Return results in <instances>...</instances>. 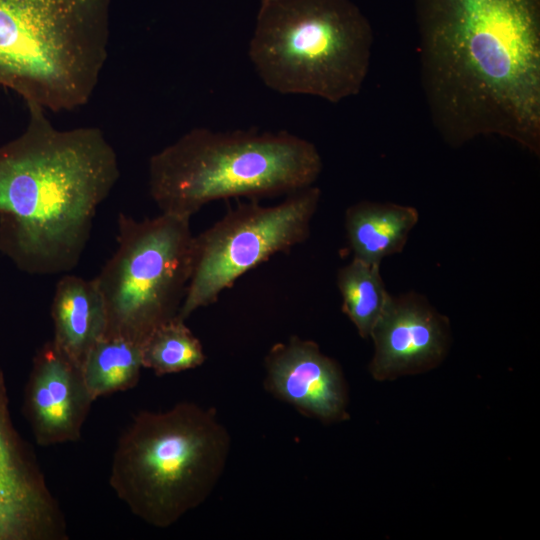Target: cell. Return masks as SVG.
I'll use <instances>...</instances> for the list:
<instances>
[{"mask_svg":"<svg viewBox=\"0 0 540 540\" xmlns=\"http://www.w3.org/2000/svg\"><path fill=\"white\" fill-rule=\"evenodd\" d=\"M266 390L301 414L323 423L349 418L348 393L341 367L314 341L292 336L265 357Z\"/></svg>","mask_w":540,"mask_h":540,"instance_id":"cell-11","label":"cell"},{"mask_svg":"<svg viewBox=\"0 0 540 540\" xmlns=\"http://www.w3.org/2000/svg\"><path fill=\"white\" fill-rule=\"evenodd\" d=\"M373 39L351 0H261L248 55L269 89L336 104L361 91Z\"/></svg>","mask_w":540,"mask_h":540,"instance_id":"cell-6","label":"cell"},{"mask_svg":"<svg viewBox=\"0 0 540 540\" xmlns=\"http://www.w3.org/2000/svg\"><path fill=\"white\" fill-rule=\"evenodd\" d=\"M322 167L316 146L287 131L197 127L150 157L149 193L161 212L191 218L212 201L312 186Z\"/></svg>","mask_w":540,"mask_h":540,"instance_id":"cell-3","label":"cell"},{"mask_svg":"<svg viewBox=\"0 0 540 540\" xmlns=\"http://www.w3.org/2000/svg\"><path fill=\"white\" fill-rule=\"evenodd\" d=\"M320 198L321 190L312 185L272 206L251 199L194 236L191 276L177 316L185 320L215 303L242 275L303 243Z\"/></svg>","mask_w":540,"mask_h":540,"instance_id":"cell-8","label":"cell"},{"mask_svg":"<svg viewBox=\"0 0 540 540\" xmlns=\"http://www.w3.org/2000/svg\"><path fill=\"white\" fill-rule=\"evenodd\" d=\"M337 286L342 297V311L362 338L370 337L390 295L380 274V266L357 259L337 272Z\"/></svg>","mask_w":540,"mask_h":540,"instance_id":"cell-16","label":"cell"},{"mask_svg":"<svg viewBox=\"0 0 540 540\" xmlns=\"http://www.w3.org/2000/svg\"><path fill=\"white\" fill-rule=\"evenodd\" d=\"M51 317L54 344L81 364L91 347L106 333V307L94 279L66 275L56 284Z\"/></svg>","mask_w":540,"mask_h":540,"instance_id":"cell-13","label":"cell"},{"mask_svg":"<svg viewBox=\"0 0 540 540\" xmlns=\"http://www.w3.org/2000/svg\"><path fill=\"white\" fill-rule=\"evenodd\" d=\"M230 443L212 408L180 402L163 412L141 411L118 439L109 484L135 516L167 528L212 493Z\"/></svg>","mask_w":540,"mask_h":540,"instance_id":"cell-4","label":"cell"},{"mask_svg":"<svg viewBox=\"0 0 540 540\" xmlns=\"http://www.w3.org/2000/svg\"><path fill=\"white\" fill-rule=\"evenodd\" d=\"M140 349L143 368L158 376L193 369L206 360L200 340L178 316L154 329Z\"/></svg>","mask_w":540,"mask_h":540,"instance_id":"cell-17","label":"cell"},{"mask_svg":"<svg viewBox=\"0 0 540 540\" xmlns=\"http://www.w3.org/2000/svg\"><path fill=\"white\" fill-rule=\"evenodd\" d=\"M118 247L95 277L103 296L105 335L141 346L178 315L192 271L190 218L161 213L136 220L118 216Z\"/></svg>","mask_w":540,"mask_h":540,"instance_id":"cell-7","label":"cell"},{"mask_svg":"<svg viewBox=\"0 0 540 540\" xmlns=\"http://www.w3.org/2000/svg\"><path fill=\"white\" fill-rule=\"evenodd\" d=\"M432 123L460 147L500 136L540 154V0H413Z\"/></svg>","mask_w":540,"mask_h":540,"instance_id":"cell-1","label":"cell"},{"mask_svg":"<svg viewBox=\"0 0 540 540\" xmlns=\"http://www.w3.org/2000/svg\"><path fill=\"white\" fill-rule=\"evenodd\" d=\"M0 367V540H67V524L37 459L15 429Z\"/></svg>","mask_w":540,"mask_h":540,"instance_id":"cell-9","label":"cell"},{"mask_svg":"<svg viewBox=\"0 0 540 540\" xmlns=\"http://www.w3.org/2000/svg\"><path fill=\"white\" fill-rule=\"evenodd\" d=\"M0 146V252L29 274L79 262L100 204L117 183V154L98 127L59 129L41 107Z\"/></svg>","mask_w":540,"mask_h":540,"instance_id":"cell-2","label":"cell"},{"mask_svg":"<svg viewBox=\"0 0 540 540\" xmlns=\"http://www.w3.org/2000/svg\"><path fill=\"white\" fill-rule=\"evenodd\" d=\"M143 368L140 345L118 336L104 335L81 364L93 400L135 387Z\"/></svg>","mask_w":540,"mask_h":540,"instance_id":"cell-15","label":"cell"},{"mask_svg":"<svg viewBox=\"0 0 540 540\" xmlns=\"http://www.w3.org/2000/svg\"><path fill=\"white\" fill-rule=\"evenodd\" d=\"M111 0H0V86L47 112L85 105L108 56Z\"/></svg>","mask_w":540,"mask_h":540,"instance_id":"cell-5","label":"cell"},{"mask_svg":"<svg viewBox=\"0 0 540 540\" xmlns=\"http://www.w3.org/2000/svg\"><path fill=\"white\" fill-rule=\"evenodd\" d=\"M370 338L374 344L369 364L372 377L394 380L441 364L450 347V323L418 293L390 294Z\"/></svg>","mask_w":540,"mask_h":540,"instance_id":"cell-10","label":"cell"},{"mask_svg":"<svg viewBox=\"0 0 540 540\" xmlns=\"http://www.w3.org/2000/svg\"><path fill=\"white\" fill-rule=\"evenodd\" d=\"M419 219L411 206L360 201L349 206L344 222L353 258L370 265L400 253Z\"/></svg>","mask_w":540,"mask_h":540,"instance_id":"cell-14","label":"cell"},{"mask_svg":"<svg viewBox=\"0 0 540 540\" xmlns=\"http://www.w3.org/2000/svg\"><path fill=\"white\" fill-rule=\"evenodd\" d=\"M93 398L81 367L52 340L35 354L24 391L23 412L40 446L78 441Z\"/></svg>","mask_w":540,"mask_h":540,"instance_id":"cell-12","label":"cell"}]
</instances>
